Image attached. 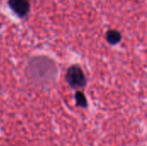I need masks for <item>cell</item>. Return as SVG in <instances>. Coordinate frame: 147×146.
<instances>
[{"instance_id": "obj_1", "label": "cell", "mask_w": 147, "mask_h": 146, "mask_svg": "<svg viewBox=\"0 0 147 146\" xmlns=\"http://www.w3.org/2000/svg\"><path fill=\"white\" fill-rule=\"evenodd\" d=\"M65 78L70 87L74 89H84L87 85V77L78 65H72L67 69Z\"/></svg>"}, {"instance_id": "obj_2", "label": "cell", "mask_w": 147, "mask_h": 146, "mask_svg": "<svg viewBox=\"0 0 147 146\" xmlns=\"http://www.w3.org/2000/svg\"><path fill=\"white\" fill-rule=\"evenodd\" d=\"M8 4L19 17H24L30 8L28 0H9Z\"/></svg>"}, {"instance_id": "obj_3", "label": "cell", "mask_w": 147, "mask_h": 146, "mask_svg": "<svg viewBox=\"0 0 147 146\" xmlns=\"http://www.w3.org/2000/svg\"><path fill=\"white\" fill-rule=\"evenodd\" d=\"M106 40L110 45H116L121 40V34L117 30H109L106 34Z\"/></svg>"}, {"instance_id": "obj_4", "label": "cell", "mask_w": 147, "mask_h": 146, "mask_svg": "<svg viewBox=\"0 0 147 146\" xmlns=\"http://www.w3.org/2000/svg\"><path fill=\"white\" fill-rule=\"evenodd\" d=\"M75 101H76V104L78 107H80L83 108H86L88 107L87 99H86L84 94L80 90H78L75 93Z\"/></svg>"}]
</instances>
